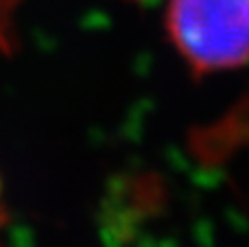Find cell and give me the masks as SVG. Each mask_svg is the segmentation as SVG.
<instances>
[{"label":"cell","mask_w":249,"mask_h":247,"mask_svg":"<svg viewBox=\"0 0 249 247\" xmlns=\"http://www.w3.org/2000/svg\"><path fill=\"white\" fill-rule=\"evenodd\" d=\"M166 31L195 74L249 64V0H168Z\"/></svg>","instance_id":"obj_1"}]
</instances>
